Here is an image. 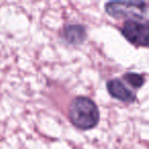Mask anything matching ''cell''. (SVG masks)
Wrapping results in <instances>:
<instances>
[{
  "label": "cell",
  "instance_id": "8992f818",
  "mask_svg": "<svg viewBox=\"0 0 149 149\" xmlns=\"http://www.w3.org/2000/svg\"><path fill=\"white\" fill-rule=\"evenodd\" d=\"M124 79L134 88H141L145 82L142 74H136V72H128L124 76Z\"/></svg>",
  "mask_w": 149,
  "mask_h": 149
},
{
  "label": "cell",
  "instance_id": "6da1fadb",
  "mask_svg": "<svg viewBox=\"0 0 149 149\" xmlns=\"http://www.w3.org/2000/svg\"><path fill=\"white\" fill-rule=\"evenodd\" d=\"M68 118L78 129L89 130L94 128L99 122V111L94 101L80 96L74 98L70 103Z\"/></svg>",
  "mask_w": 149,
  "mask_h": 149
},
{
  "label": "cell",
  "instance_id": "7a4b0ae2",
  "mask_svg": "<svg viewBox=\"0 0 149 149\" xmlns=\"http://www.w3.org/2000/svg\"><path fill=\"white\" fill-rule=\"evenodd\" d=\"M145 2H108L105 4V10L113 17H128L129 15L136 19H142L147 10Z\"/></svg>",
  "mask_w": 149,
  "mask_h": 149
},
{
  "label": "cell",
  "instance_id": "277c9868",
  "mask_svg": "<svg viewBox=\"0 0 149 149\" xmlns=\"http://www.w3.org/2000/svg\"><path fill=\"white\" fill-rule=\"evenodd\" d=\"M107 90L112 97L120 100L123 102H133L135 101V94L129 90L126 86L118 79H112L107 82Z\"/></svg>",
  "mask_w": 149,
  "mask_h": 149
},
{
  "label": "cell",
  "instance_id": "3957f363",
  "mask_svg": "<svg viewBox=\"0 0 149 149\" xmlns=\"http://www.w3.org/2000/svg\"><path fill=\"white\" fill-rule=\"evenodd\" d=\"M122 34L129 42L138 46L148 45V25L137 19H128L122 27Z\"/></svg>",
  "mask_w": 149,
  "mask_h": 149
},
{
  "label": "cell",
  "instance_id": "5b68a950",
  "mask_svg": "<svg viewBox=\"0 0 149 149\" xmlns=\"http://www.w3.org/2000/svg\"><path fill=\"white\" fill-rule=\"evenodd\" d=\"M63 37L66 42L72 45H79L85 41L87 34L86 30L81 25H70L64 28Z\"/></svg>",
  "mask_w": 149,
  "mask_h": 149
}]
</instances>
